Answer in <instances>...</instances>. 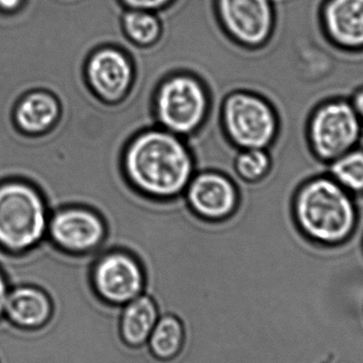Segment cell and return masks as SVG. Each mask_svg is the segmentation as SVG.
<instances>
[{
	"instance_id": "cell-1",
	"label": "cell",
	"mask_w": 363,
	"mask_h": 363,
	"mask_svg": "<svg viewBox=\"0 0 363 363\" xmlns=\"http://www.w3.org/2000/svg\"><path fill=\"white\" fill-rule=\"evenodd\" d=\"M121 166L125 181L136 192L157 201L183 196L196 172L189 145L161 127L134 134L123 147Z\"/></svg>"
},
{
	"instance_id": "cell-2",
	"label": "cell",
	"mask_w": 363,
	"mask_h": 363,
	"mask_svg": "<svg viewBox=\"0 0 363 363\" xmlns=\"http://www.w3.org/2000/svg\"><path fill=\"white\" fill-rule=\"evenodd\" d=\"M294 213L301 232L323 245L342 243L357 224V208L351 192L332 177H318L296 192Z\"/></svg>"
},
{
	"instance_id": "cell-3",
	"label": "cell",
	"mask_w": 363,
	"mask_h": 363,
	"mask_svg": "<svg viewBox=\"0 0 363 363\" xmlns=\"http://www.w3.org/2000/svg\"><path fill=\"white\" fill-rule=\"evenodd\" d=\"M211 98L203 79L187 70L164 77L155 89L152 114L159 127L190 138L208 117Z\"/></svg>"
},
{
	"instance_id": "cell-4",
	"label": "cell",
	"mask_w": 363,
	"mask_h": 363,
	"mask_svg": "<svg viewBox=\"0 0 363 363\" xmlns=\"http://www.w3.org/2000/svg\"><path fill=\"white\" fill-rule=\"evenodd\" d=\"M44 196L23 181L0 184V247L23 253L36 247L48 230Z\"/></svg>"
},
{
	"instance_id": "cell-5",
	"label": "cell",
	"mask_w": 363,
	"mask_h": 363,
	"mask_svg": "<svg viewBox=\"0 0 363 363\" xmlns=\"http://www.w3.org/2000/svg\"><path fill=\"white\" fill-rule=\"evenodd\" d=\"M220 125L235 148L268 149L279 135V115L264 96L236 89L220 104Z\"/></svg>"
},
{
	"instance_id": "cell-6",
	"label": "cell",
	"mask_w": 363,
	"mask_h": 363,
	"mask_svg": "<svg viewBox=\"0 0 363 363\" xmlns=\"http://www.w3.org/2000/svg\"><path fill=\"white\" fill-rule=\"evenodd\" d=\"M91 291L108 306L121 308L145 294L146 273L134 254L123 249L100 252L89 270Z\"/></svg>"
},
{
	"instance_id": "cell-7",
	"label": "cell",
	"mask_w": 363,
	"mask_h": 363,
	"mask_svg": "<svg viewBox=\"0 0 363 363\" xmlns=\"http://www.w3.org/2000/svg\"><path fill=\"white\" fill-rule=\"evenodd\" d=\"M213 13L222 32L245 50L264 48L274 35L273 0H213Z\"/></svg>"
},
{
	"instance_id": "cell-8",
	"label": "cell",
	"mask_w": 363,
	"mask_h": 363,
	"mask_svg": "<svg viewBox=\"0 0 363 363\" xmlns=\"http://www.w3.org/2000/svg\"><path fill=\"white\" fill-rule=\"evenodd\" d=\"M362 134V121L347 100H330L321 104L309 121V143L322 161L333 162L355 148Z\"/></svg>"
},
{
	"instance_id": "cell-9",
	"label": "cell",
	"mask_w": 363,
	"mask_h": 363,
	"mask_svg": "<svg viewBox=\"0 0 363 363\" xmlns=\"http://www.w3.org/2000/svg\"><path fill=\"white\" fill-rule=\"evenodd\" d=\"M83 72L93 95L104 104H117L133 87L135 61L118 45H100L87 55Z\"/></svg>"
},
{
	"instance_id": "cell-10",
	"label": "cell",
	"mask_w": 363,
	"mask_h": 363,
	"mask_svg": "<svg viewBox=\"0 0 363 363\" xmlns=\"http://www.w3.org/2000/svg\"><path fill=\"white\" fill-rule=\"evenodd\" d=\"M53 245L68 256L97 254L106 237L104 218L91 207H62L49 218L47 230Z\"/></svg>"
},
{
	"instance_id": "cell-11",
	"label": "cell",
	"mask_w": 363,
	"mask_h": 363,
	"mask_svg": "<svg viewBox=\"0 0 363 363\" xmlns=\"http://www.w3.org/2000/svg\"><path fill=\"white\" fill-rule=\"evenodd\" d=\"M184 194L192 213L207 221L226 219L239 204L236 183L228 174L215 169H203L194 174Z\"/></svg>"
},
{
	"instance_id": "cell-12",
	"label": "cell",
	"mask_w": 363,
	"mask_h": 363,
	"mask_svg": "<svg viewBox=\"0 0 363 363\" xmlns=\"http://www.w3.org/2000/svg\"><path fill=\"white\" fill-rule=\"evenodd\" d=\"M55 318V300L50 292L40 286L11 287L4 307V321L21 333L46 330Z\"/></svg>"
},
{
	"instance_id": "cell-13",
	"label": "cell",
	"mask_w": 363,
	"mask_h": 363,
	"mask_svg": "<svg viewBox=\"0 0 363 363\" xmlns=\"http://www.w3.org/2000/svg\"><path fill=\"white\" fill-rule=\"evenodd\" d=\"M321 21L326 36L337 47L363 50V0H325Z\"/></svg>"
},
{
	"instance_id": "cell-14",
	"label": "cell",
	"mask_w": 363,
	"mask_h": 363,
	"mask_svg": "<svg viewBox=\"0 0 363 363\" xmlns=\"http://www.w3.org/2000/svg\"><path fill=\"white\" fill-rule=\"evenodd\" d=\"M61 113V104L55 95L36 91L23 96L17 104L14 121L21 131L29 135H40L57 125Z\"/></svg>"
},
{
	"instance_id": "cell-15",
	"label": "cell",
	"mask_w": 363,
	"mask_h": 363,
	"mask_svg": "<svg viewBox=\"0 0 363 363\" xmlns=\"http://www.w3.org/2000/svg\"><path fill=\"white\" fill-rule=\"evenodd\" d=\"M161 313L155 301L143 294L121 307L119 313V334L130 347H144L159 321Z\"/></svg>"
},
{
	"instance_id": "cell-16",
	"label": "cell",
	"mask_w": 363,
	"mask_h": 363,
	"mask_svg": "<svg viewBox=\"0 0 363 363\" xmlns=\"http://www.w3.org/2000/svg\"><path fill=\"white\" fill-rule=\"evenodd\" d=\"M119 26L128 43L140 50L153 48L161 43L165 32L160 13L138 9H123Z\"/></svg>"
},
{
	"instance_id": "cell-17",
	"label": "cell",
	"mask_w": 363,
	"mask_h": 363,
	"mask_svg": "<svg viewBox=\"0 0 363 363\" xmlns=\"http://www.w3.org/2000/svg\"><path fill=\"white\" fill-rule=\"evenodd\" d=\"M184 343L185 328L180 318L174 313H162L147 343L153 357L169 362L181 353Z\"/></svg>"
},
{
	"instance_id": "cell-18",
	"label": "cell",
	"mask_w": 363,
	"mask_h": 363,
	"mask_svg": "<svg viewBox=\"0 0 363 363\" xmlns=\"http://www.w3.org/2000/svg\"><path fill=\"white\" fill-rule=\"evenodd\" d=\"M273 167V157L267 149H240L233 157L232 174L247 183L264 180Z\"/></svg>"
},
{
	"instance_id": "cell-19",
	"label": "cell",
	"mask_w": 363,
	"mask_h": 363,
	"mask_svg": "<svg viewBox=\"0 0 363 363\" xmlns=\"http://www.w3.org/2000/svg\"><path fill=\"white\" fill-rule=\"evenodd\" d=\"M330 177L351 194H363V149H352L330 162Z\"/></svg>"
},
{
	"instance_id": "cell-20",
	"label": "cell",
	"mask_w": 363,
	"mask_h": 363,
	"mask_svg": "<svg viewBox=\"0 0 363 363\" xmlns=\"http://www.w3.org/2000/svg\"><path fill=\"white\" fill-rule=\"evenodd\" d=\"M177 0H118L123 9H138V10L152 11L161 13L170 8Z\"/></svg>"
},
{
	"instance_id": "cell-21",
	"label": "cell",
	"mask_w": 363,
	"mask_h": 363,
	"mask_svg": "<svg viewBox=\"0 0 363 363\" xmlns=\"http://www.w3.org/2000/svg\"><path fill=\"white\" fill-rule=\"evenodd\" d=\"M10 289L11 286L8 279H6L4 271L0 269V322L4 321V307H6V298H8Z\"/></svg>"
},
{
	"instance_id": "cell-22",
	"label": "cell",
	"mask_w": 363,
	"mask_h": 363,
	"mask_svg": "<svg viewBox=\"0 0 363 363\" xmlns=\"http://www.w3.org/2000/svg\"><path fill=\"white\" fill-rule=\"evenodd\" d=\"M352 104H353L356 113H357L358 116H359L360 121L363 123V89L358 91V93L354 96Z\"/></svg>"
},
{
	"instance_id": "cell-23",
	"label": "cell",
	"mask_w": 363,
	"mask_h": 363,
	"mask_svg": "<svg viewBox=\"0 0 363 363\" xmlns=\"http://www.w3.org/2000/svg\"><path fill=\"white\" fill-rule=\"evenodd\" d=\"M21 1V0H0V8L4 10H12L16 8Z\"/></svg>"
},
{
	"instance_id": "cell-24",
	"label": "cell",
	"mask_w": 363,
	"mask_h": 363,
	"mask_svg": "<svg viewBox=\"0 0 363 363\" xmlns=\"http://www.w3.org/2000/svg\"><path fill=\"white\" fill-rule=\"evenodd\" d=\"M362 341H363V338L360 339V340H359V341H358V342H356V343H355V345H353V347H350V349H349V350H347V352H345V355H343V356H342V357H343V358H345V356H347V353H349V352H351V351H352V350H353V349H354V347H357V345H359V343H360V342H362ZM343 358H341L340 363H342Z\"/></svg>"
}]
</instances>
